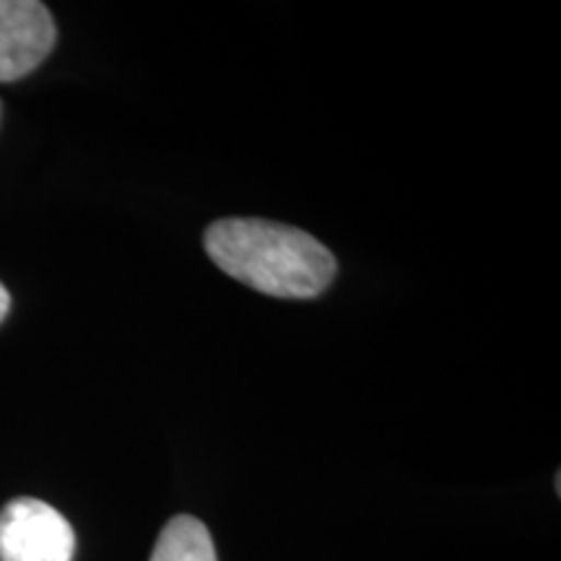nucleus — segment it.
<instances>
[{
    "label": "nucleus",
    "mask_w": 561,
    "mask_h": 561,
    "mask_svg": "<svg viewBox=\"0 0 561 561\" xmlns=\"http://www.w3.org/2000/svg\"><path fill=\"white\" fill-rule=\"evenodd\" d=\"M216 268L278 299H314L335 278V257L312 234L265 219H219L203 237Z\"/></svg>",
    "instance_id": "obj_1"
},
{
    "label": "nucleus",
    "mask_w": 561,
    "mask_h": 561,
    "mask_svg": "<svg viewBox=\"0 0 561 561\" xmlns=\"http://www.w3.org/2000/svg\"><path fill=\"white\" fill-rule=\"evenodd\" d=\"M76 533L47 502L19 496L0 510V561H73Z\"/></svg>",
    "instance_id": "obj_2"
},
{
    "label": "nucleus",
    "mask_w": 561,
    "mask_h": 561,
    "mask_svg": "<svg viewBox=\"0 0 561 561\" xmlns=\"http://www.w3.org/2000/svg\"><path fill=\"white\" fill-rule=\"evenodd\" d=\"M58 30L39 0H0V83L30 76L53 53Z\"/></svg>",
    "instance_id": "obj_3"
},
{
    "label": "nucleus",
    "mask_w": 561,
    "mask_h": 561,
    "mask_svg": "<svg viewBox=\"0 0 561 561\" xmlns=\"http://www.w3.org/2000/svg\"><path fill=\"white\" fill-rule=\"evenodd\" d=\"M151 561H219L214 538L198 517L178 515L161 530Z\"/></svg>",
    "instance_id": "obj_4"
},
{
    "label": "nucleus",
    "mask_w": 561,
    "mask_h": 561,
    "mask_svg": "<svg viewBox=\"0 0 561 561\" xmlns=\"http://www.w3.org/2000/svg\"><path fill=\"white\" fill-rule=\"evenodd\" d=\"M9 310H11V294H9V289H5L3 284H0V322L5 320V314H9Z\"/></svg>",
    "instance_id": "obj_5"
},
{
    "label": "nucleus",
    "mask_w": 561,
    "mask_h": 561,
    "mask_svg": "<svg viewBox=\"0 0 561 561\" xmlns=\"http://www.w3.org/2000/svg\"><path fill=\"white\" fill-rule=\"evenodd\" d=\"M0 112H3V110H0Z\"/></svg>",
    "instance_id": "obj_6"
}]
</instances>
